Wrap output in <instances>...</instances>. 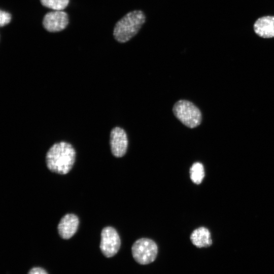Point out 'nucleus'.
Here are the masks:
<instances>
[{"label": "nucleus", "mask_w": 274, "mask_h": 274, "mask_svg": "<svg viewBox=\"0 0 274 274\" xmlns=\"http://www.w3.org/2000/svg\"><path fill=\"white\" fill-rule=\"evenodd\" d=\"M110 144L112 153L114 156H123L128 146V140L125 131L119 127L113 128L110 132Z\"/></svg>", "instance_id": "0eeeda50"}, {"label": "nucleus", "mask_w": 274, "mask_h": 274, "mask_svg": "<svg viewBox=\"0 0 274 274\" xmlns=\"http://www.w3.org/2000/svg\"><path fill=\"white\" fill-rule=\"evenodd\" d=\"M190 176L191 181L194 183L200 184L204 177L203 165L198 162L194 163L190 169Z\"/></svg>", "instance_id": "9b49d317"}, {"label": "nucleus", "mask_w": 274, "mask_h": 274, "mask_svg": "<svg viewBox=\"0 0 274 274\" xmlns=\"http://www.w3.org/2000/svg\"><path fill=\"white\" fill-rule=\"evenodd\" d=\"M79 220L78 217L73 214H67L60 220L57 226L60 237L67 239L72 237L76 232Z\"/></svg>", "instance_id": "6e6552de"}, {"label": "nucleus", "mask_w": 274, "mask_h": 274, "mask_svg": "<svg viewBox=\"0 0 274 274\" xmlns=\"http://www.w3.org/2000/svg\"><path fill=\"white\" fill-rule=\"evenodd\" d=\"M42 5L54 11H62L65 8L69 0H40Z\"/></svg>", "instance_id": "f8f14e48"}, {"label": "nucleus", "mask_w": 274, "mask_h": 274, "mask_svg": "<svg viewBox=\"0 0 274 274\" xmlns=\"http://www.w3.org/2000/svg\"><path fill=\"white\" fill-rule=\"evenodd\" d=\"M121 241L117 231L112 227L103 228L101 232L100 249L106 257L115 255L119 251Z\"/></svg>", "instance_id": "39448f33"}, {"label": "nucleus", "mask_w": 274, "mask_h": 274, "mask_svg": "<svg viewBox=\"0 0 274 274\" xmlns=\"http://www.w3.org/2000/svg\"><path fill=\"white\" fill-rule=\"evenodd\" d=\"M68 23L67 14L62 11H54L44 17V27L50 32H57L64 29Z\"/></svg>", "instance_id": "423d86ee"}, {"label": "nucleus", "mask_w": 274, "mask_h": 274, "mask_svg": "<svg viewBox=\"0 0 274 274\" xmlns=\"http://www.w3.org/2000/svg\"><path fill=\"white\" fill-rule=\"evenodd\" d=\"M253 28L255 32L260 37H274V16H266L258 18Z\"/></svg>", "instance_id": "1a4fd4ad"}, {"label": "nucleus", "mask_w": 274, "mask_h": 274, "mask_svg": "<svg viewBox=\"0 0 274 274\" xmlns=\"http://www.w3.org/2000/svg\"><path fill=\"white\" fill-rule=\"evenodd\" d=\"M190 240L195 246L199 248L209 247L213 243L210 231L204 227L195 229L191 234Z\"/></svg>", "instance_id": "9d476101"}, {"label": "nucleus", "mask_w": 274, "mask_h": 274, "mask_svg": "<svg viewBox=\"0 0 274 274\" xmlns=\"http://www.w3.org/2000/svg\"><path fill=\"white\" fill-rule=\"evenodd\" d=\"M76 155V151L70 143L64 141L55 143L46 153L47 166L52 172L66 174L73 166Z\"/></svg>", "instance_id": "f257e3e1"}, {"label": "nucleus", "mask_w": 274, "mask_h": 274, "mask_svg": "<svg viewBox=\"0 0 274 274\" xmlns=\"http://www.w3.org/2000/svg\"><path fill=\"white\" fill-rule=\"evenodd\" d=\"M131 252L134 259L141 264H148L156 259L158 247L152 239L142 238L136 240L131 247Z\"/></svg>", "instance_id": "20e7f679"}, {"label": "nucleus", "mask_w": 274, "mask_h": 274, "mask_svg": "<svg viewBox=\"0 0 274 274\" xmlns=\"http://www.w3.org/2000/svg\"><path fill=\"white\" fill-rule=\"evenodd\" d=\"M11 20V14L4 11H0V26L3 27L8 24Z\"/></svg>", "instance_id": "ddd939ff"}, {"label": "nucleus", "mask_w": 274, "mask_h": 274, "mask_svg": "<svg viewBox=\"0 0 274 274\" xmlns=\"http://www.w3.org/2000/svg\"><path fill=\"white\" fill-rule=\"evenodd\" d=\"M174 115L186 126L193 128L201 122L202 115L199 109L192 102L180 100L174 106Z\"/></svg>", "instance_id": "7ed1b4c3"}, {"label": "nucleus", "mask_w": 274, "mask_h": 274, "mask_svg": "<svg viewBox=\"0 0 274 274\" xmlns=\"http://www.w3.org/2000/svg\"><path fill=\"white\" fill-rule=\"evenodd\" d=\"M28 274H48L46 271L41 267H34L31 269Z\"/></svg>", "instance_id": "4468645a"}, {"label": "nucleus", "mask_w": 274, "mask_h": 274, "mask_svg": "<svg viewBox=\"0 0 274 274\" xmlns=\"http://www.w3.org/2000/svg\"><path fill=\"white\" fill-rule=\"evenodd\" d=\"M145 22L146 15L142 10L128 12L115 24L113 30L115 39L120 43L128 42L139 32Z\"/></svg>", "instance_id": "f03ea898"}]
</instances>
